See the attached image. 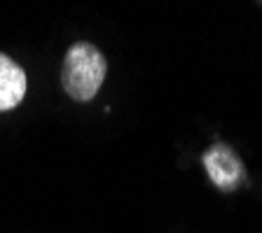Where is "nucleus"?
I'll use <instances>...</instances> for the list:
<instances>
[{"label": "nucleus", "instance_id": "3", "mask_svg": "<svg viewBox=\"0 0 262 233\" xmlns=\"http://www.w3.org/2000/svg\"><path fill=\"white\" fill-rule=\"evenodd\" d=\"M26 93V72L10 56L0 54V112L16 108Z\"/></svg>", "mask_w": 262, "mask_h": 233}, {"label": "nucleus", "instance_id": "2", "mask_svg": "<svg viewBox=\"0 0 262 233\" xmlns=\"http://www.w3.org/2000/svg\"><path fill=\"white\" fill-rule=\"evenodd\" d=\"M204 166L211 177V182L223 191H234L244 185L246 168L241 159L234 154V149L223 142H215L204 152Z\"/></svg>", "mask_w": 262, "mask_h": 233}, {"label": "nucleus", "instance_id": "1", "mask_svg": "<svg viewBox=\"0 0 262 233\" xmlns=\"http://www.w3.org/2000/svg\"><path fill=\"white\" fill-rule=\"evenodd\" d=\"M108 72L105 56L89 42H77L66 51L61 84L73 100L87 103L98 93Z\"/></svg>", "mask_w": 262, "mask_h": 233}]
</instances>
